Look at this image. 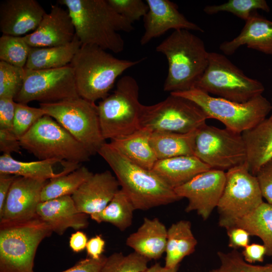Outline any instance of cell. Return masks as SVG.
I'll return each instance as SVG.
<instances>
[{
  "mask_svg": "<svg viewBox=\"0 0 272 272\" xmlns=\"http://www.w3.org/2000/svg\"><path fill=\"white\" fill-rule=\"evenodd\" d=\"M193 155L211 169L227 171L246 161L242 134L206 123L194 133Z\"/></svg>",
  "mask_w": 272,
  "mask_h": 272,
  "instance_id": "cell-13",
  "label": "cell"
},
{
  "mask_svg": "<svg viewBox=\"0 0 272 272\" xmlns=\"http://www.w3.org/2000/svg\"><path fill=\"white\" fill-rule=\"evenodd\" d=\"M17 176L0 174V211L4 206L10 188Z\"/></svg>",
  "mask_w": 272,
  "mask_h": 272,
  "instance_id": "cell-48",
  "label": "cell"
},
{
  "mask_svg": "<svg viewBox=\"0 0 272 272\" xmlns=\"http://www.w3.org/2000/svg\"><path fill=\"white\" fill-rule=\"evenodd\" d=\"M197 241L189 221L180 220L167 229L165 266L174 268L195 250Z\"/></svg>",
  "mask_w": 272,
  "mask_h": 272,
  "instance_id": "cell-29",
  "label": "cell"
},
{
  "mask_svg": "<svg viewBox=\"0 0 272 272\" xmlns=\"http://www.w3.org/2000/svg\"><path fill=\"white\" fill-rule=\"evenodd\" d=\"M217 255L220 263L219 268L223 272H272V263L263 265L248 263L237 250L219 251Z\"/></svg>",
  "mask_w": 272,
  "mask_h": 272,
  "instance_id": "cell-38",
  "label": "cell"
},
{
  "mask_svg": "<svg viewBox=\"0 0 272 272\" xmlns=\"http://www.w3.org/2000/svg\"><path fill=\"white\" fill-rule=\"evenodd\" d=\"M109 165L120 186L135 210H148L167 205L181 198L152 170L144 168L130 161L105 143L98 151Z\"/></svg>",
  "mask_w": 272,
  "mask_h": 272,
  "instance_id": "cell-2",
  "label": "cell"
},
{
  "mask_svg": "<svg viewBox=\"0 0 272 272\" xmlns=\"http://www.w3.org/2000/svg\"><path fill=\"white\" fill-rule=\"evenodd\" d=\"M255 176L263 198L272 205V159L261 167Z\"/></svg>",
  "mask_w": 272,
  "mask_h": 272,
  "instance_id": "cell-41",
  "label": "cell"
},
{
  "mask_svg": "<svg viewBox=\"0 0 272 272\" xmlns=\"http://www.w3.org/2000/svg\"><path fill=\"white\" fill-rule=\"evenodd\" d=\"M241 134L246 150L245 163L249 172L255 176L272 159V118H265Z\"/></svg>",
  "mask_w": 272,
  "mask_h": 272,
  "instance_id": "cell-24",
  "label": "cell"
},
{
  "mask_svg": "<svg viewBox=\"0 0 272 272\" xmlns=\"http://www.w3.org/2000/svg\"><path fill=\"white\" fill-rule=\"evenodd\" d=\"M22 149L40 160L57 159L80 164L91 154L69 132L47 115L41 118L20 139Z\"/></svg>",
  "mask_w": 272,
  "mask_h": 272,
  "instance_id": "cell-9",
  "label": "cell"
},
{
  "mask_svg": "<svg viewBox=\"0 0 272 272\" xmlns=\"http://www.w3.org/2000/svg\"><path fill=\"white\" fill-rule=\"evenodd\" d=\"M156 51L167 60L168 70L163 89L170 93L194 88L208 64L209 52L203 41L188 30H174Z\"/></svg>",
  "mask_w": 272,
  "mask_h": 272,
  "instance_id": "cell-3",
  "label": "cell"
},
{
  "mask_svg": "<svg viewBox=\"0 0 272 272\" xmlns=\"http://www.w3.org/2000/svg\"><path fill=\"white\" fill-rule=\"evenodd\" d=\"M112 8L130 23L144 17L149 10L146 2L142 0H107Z\"/></svg>",
  "mask_w": 272,
  "mask_h": 272,
  "instance_id": "cell-40",
  "label": "cell"
},
{
  "mask_svg": "<svg viewBox=\"0 0 272 272\" xmlns=\"http://www.w3.org/2000/svg\"><path fill=\"white\" fill-rule=\"evenodd\" d=\"M144 59H119L98 46L82 45L70 63L79 96L94 103L104 99L116 79Z\"/></svg>",
  "mask_w": 272,
  "mask_h": 272,
  "instance_id": "cell-4",
  "label": "cell"
},
{
  "mask_svg": "<svg viewBox=\"0 0 272 272\" xmlns=\"http://www.w3.org/2000/svg\"><path fill=\"white\" fill-rule=\"evenodd\" d=\"M149 261L134 251L126 255L115 252L107 257L99 272H144Z\"/></svg>",
  "mask_w": 272,
  "mask_h": 272,
  "instance_id": "cell-36",
  "label": "cell"
},
{
  "mask_svg": "<svg viewBox=\"0 0 272 272\" xmlns=\"http://www.w3.org/2000/svg\"><path fill=\"white\" fill-rule=\"evenodd\" d=\"M258 10L269 12L270 8L264 0H229L219 5L207 6L203 11L208 15L229 12L246 21Z\"/></svg>",
  "mask_w": 272,
  "mask_h": 272,
  "instance_id": "cell-35",
  "label": "cell"
},
{
  "mask_svg": "<svg viewBox=\"0 0 272 272\" xmlns=\"http://www.w3.org/2000/svg\"><path fill=\"white\" fill-rule=\"evenodd\" d=\"M64 162L57 159L23 162L14 159L11 155L3 154L0 157V174L48 180L77 169L67 167L58 173L55 172L54 166Z\"/></svg>",
  "mask_w": 272,
  "mask_h": 272,
  "instance_id": "cell-26",
  "label": "cell"
},
{
  "mask_svg": "<svg viewBox=\"0 0 272 272\" xmlns=\"http://www.w3.org/2000/svg\"><path fill=\"white\" fill-rule=\"evenodd\" d=\"M244 45L272 56V21L254 12L245 21L240 34L232 40L222 43L220 49L225 54L231 55Z\"/></svg>",
  "mask_w": 272,
  "mask_h": 272,
  "instance_id": "cell-22",
  "label": "cell"
},
{
  "mask_svg": "<svg viewBox=\"0 0 272 272\" xmlns=\"http://www.w3.org/2000/svg\"><path fill=\"white\" fill-rule=\"evenodd\" d=\"M228 236V246L233 249L244 248L250 242V234L244 229L233 226L227 230Z\"/></svg>",
  "mask_w": 272,
  "mask_h": 272,
  "instance_id": "cell-44",
  "label": "cell"
},
{
  "mask_svg": "<svg viewBox=\"0 0 272 272\" xmlns=\"http://www.w3.org/2000/svg\"><path fill=\"white\" fill-rule=\"evenodd\" d=\"M241 254L246 262L253 264L263 261L266 249L263 244L252 243L243 248Z\"/></svg>",
  "mask_w": 272,
  "mask_h": 272,
  "instance_id": "cell-46",
  "label": "cell"
},
{
  "mask_svg": "<svg viewBox=\"0 0 272 272\" xmlns=\"http://www.w3.org/2000/svg\"><path fill=\"white\" fill-rule=\"evenodd\" d=\"M139 96V86L136 80L124 76L117 82L114 91L99 102L98 112L105 140L124 137L141 128L143 104Z\"/></svg>",
  "mask_w": 272,
  "mask_h": 272,
  "instance_id": "cell-6",
  "label": "cell"
},
{
  "mask_svg": "<svg viewBox=\"0 0 272 272\" xmlns=\"http://www.w3.org/2000/svg\"><path fill=\"white\" fill-rule=\"evenodd\" d=\"M167 237V229L158 218H145L137 231L127 238L126 244L150 260H156L165 252Z\"/></svg>",
  "mask_w": 272,
  "mask_h": 272,
  "instance_id": "cell-23",
  "label": "cell"
},
{
  "mask_svg": "<svg viewBox=\"0 0 272 272\" xmlns=\"http://www.w3.org/2000/svg\"><path fill=\"white\" fill-rule=\"evenodd\" d=\"M107 257L103 255L99 259L90 257L78 262L72 267L61 272H99L105 263Z\"/></svg>",
  "mask_w": 272,
  "mask_h": 272,
  "instance_id": "cell-45",
  "label": "cell"
},
{
  "mask_svg": "<svg viewBox=\"0 0 272 272\" xmlns=\"http://www.w3.org/2000/svg\"><path fill=\"white\" fill-rule=\"evenodd\" d=\"M116 177L109 170L93 174L73 193L77 210L87 215L103 210L119 189Z\"/></svg>",
  "mask_w": 272,
  "mask_h": 272,
  "instance_id": "cell-20",
  "label": "cell"
},
{
  "mask_svg": "<svg viewBox=\"0 0 272 272\" xmlns=\"http://www.w3.org/2000/svg\"><path fill=\"white\" fill-rule=\"evenodd\" d=\"M225 181V171L210 169L174 188V190L180 198L188 200L186 212L195 211L206 220L218 206Z\"/></svg>",
  "mask_w": 272,
  "mask_h": 272,
  "instance_id": "cell-15",
  "label": "cell"
},
{
  "mask_svg": "<svg viewBox=\"0 0 272 272\" xmlns=\"http://www.w3.org/2000/svg\"><path fill=\"white\" fill-rule=\"evenodd\" d=\"M149 10L144 17L145 32L140 43L144 45L170 29L203 32L199 26L188 21L178 11V6L169 0H146Z\"/></svg>",
  "mask_w": 272,
  "mask_h": 272,
  "instance_id": "cell-18",
  "label": "cell"
},
{
  "mask_svg": "<svg viewBox=\"0 0 272 272\" xmlns=\"http://www.w3.org/2000/svg\"><path fill=\"white\" fill-rule=\"evenodd\" d=\"M45 115V111L40 107H33L27 104L16 102L13 132L20 139Z\"/></svg>",
  "mask_w": 272,
  "mask_h": 272,
  "instance_id": "cell-39",
  "label": "cell"
},
{
  "mask_svg": "<svg viewBox=\"0 0 272 272\" xmlns=\"http://www.w3.org/2000/svg\"><path fill=\"white\" fill-rule=\"evenodd\" d=\"M208 119L206 113L194 102L170 94L158 103L142 105L140 125L141 127L152 132L187 133L197 129Z\"/></svg>",
  "mask_w": 272,
  "mask_h": 272,
  "instance_id": "cell-12",
  "label": "cell"
},
{
  "mask_svg": "<svg viewBox=\"0 0 272 272\" xmlns=\"http://www.w3.org/2000/svg\"><path fill=\"white\" fill-rule=\"evenodd\" d=\"M270 103H271V114L270 117L272 118V98H271V99Z\"/></svg>",
  "mask_w": 272,
  "mask_h": 272,
  "instance_id": "cell-52",
  "label": "cell"
},
{
  "mask_svg": "<svg viewBox=\"0 0 272 272\" xmlns=\"http://www.w3.org/2000/svg\"><path fill=\"white\" fill-rule=\"evenodd\" d=\"M263 202L257 178L249 172L246 163L227 170L224 190L217 207L219 226L226 230L234 226L238 220Z\"/></svg>",
  "mask_w": 272,
  "mask_h": 272,
  "instance_id": "cell-11",
  "label": "cell"
},
{
  "mask_svg": "<svg viewBox=\"0 0 272 272\" xmlns=\"http://www.w3.org/2000/svg\"><path fill=\"white\" fill-rule=\"evenodd\" d=\"M46 114L55 119L91 154H98L105 142L97 105L80 97L51 103H39Z\"/></svg>",
  "mask_w": 272,
  "mask_h": 272,
  "instance_id": "cell-10",
  "label": "cell"
},
{
  "mask_svg": "<svg viewBox=\"0 0 272 272\" xmlns=\"http://www.w3.org/2000/svg\"><path fill=\"white\" fill-rule=\"evenodd\" d=\"M178 267L168 268L162 266L159 263H156L148 267L144 272H178Z\"/></svg>",
  "mask_w": 272,
  "mask_h": 272,
  "instance_id": "cell-50",
  "label": "cell"
},
{
  "mask_svg": "<svg viewBox=\"0 0 272 272\" xmlns=\"http://www.w3.org/2000/svg\"><path fill=\"white\" fill-rule=\"evenodd\" d=\"M52 230L39 217L0 223V272H34V260L41 242Z\"/></svg>",
  "mask_w": 272,
  "mask_h": 272,
  "instance_id": "cell-5",
  "label": "cell"
},
{
  "mask_svg": "<svg viewBox=\"0 0 272 272\" xmlns=\"http://www.w3.org/2000/svg\"><path fill=\"white\" fill-rule=\"evenodd\" d=\"M82 44L75 36L74 40L64 45L47 47H30L25 69L30 70L61 68L70 64Z\"/></svg>",
  "mask_w": 272,
  "mask_h": 272,
  "instance_id": "cell-28",
  "label": "cell"
},
{
  "mask_svg": "<svg viewBox=\"0 0 272 272\" xmlns=\"http://www.w3.org/2000/svg\"><path fill=\"white\" fill-rule=\"evenodd\" d=\"M88 241L86 234L78 230L71 235L69 240V245L74 252L78 253L86 248Z\"/></svg>",
  "mask_w": 272,
  "mask_h": 272,
  "instance_id": "cell-49",
  "label": "cell"
},
{
  "mask_svg": "<svg viewBox=\"0 0 272 272\" xmlns=\"http://www.w3.org/2000/svg\"><path fill=\"white\" fill-rule=\"evenodd\" d=\"M210 272H223L220 270L219 268L216 269H213L210 271Z\"/></svg>",
  "mask_w": 272,
  "mask_h": 272,
  "instance_id": "cell-51",
  "label": "cell"
},
{
  "mask_svg": "<svg viewBox=\"0 0 272 272\" xmlns=\"http://www.w3.org/2000/svg\"><path fill=\"white\" fill-rule=\"evenodd\" d=\"M93 174L86 167L81 166L67 174L49 180L42 190L41 201L72 196Z\"/></svg>",
  "mask_w": 272,
  "mask_h": 272,
  "instance_id": "cell-33",
  "label": "cell"
},
{
  "mask_svg": "<svg viewBox=\"0 0 272 272\" xmlns=\"http://www.w3.org/2000/svg\"><path fill=\"white\" fill-rule=\"evenodd\" d=\"M46 13L36 0H5L0 4V31L21 36L35 31Z\"/></svg>",
  "mask_w": 272,
  "mask_h": 272,
  "instance_id": "cell-19",
  "label": "cell"
},
{
  "mask_svg": "<svg viewBox=\"0 0 272 272\" xmlns=\"http://www.w3.org/2000/svg\"><path fill=\"white\" fill-rule=\"evenodd\" d=\"M195 130L187 133L152 132L150 144L158 160L193 155V145Z\"/></svg>",
  "mask_w": 272,
  "mask_h": 272,
  "instance_id": "cell-30",
  "label": "cell"
},
{
  "mask_svg": "<svg viewBox=\"0 0 272 272\" xmlns=\"http://www.w3.org/2000/svg\"><path fill=\"white\" fill-rule=\"evenodd\" d=\"M170 94L191 100L203 110L209 119H217L226 128L240 133L259 124L271 111L270 102L262 95L241 103L212 96L196 88Z\"/></svg>",
  "mask_w": 272,
  "mask_h": 272,
  "instance_id": "cell-7",
  "label": "cell"
},
{
  "mask_svg": "<svg viewBox=\"0 0 272 272\" xmlns=\"http://www.w3.org/2000/svg\"><path fill=\"white\" fill-rule=\"evenodd\" d=\"M211 168L194 155L158 160L152 170L173 189Z\"/></svg>",
  "mask_w": 272,
  "mask_h": 272,
  "instance_id": "cell-25",
  "label": "cell"
},
{
  "mask_svg": "<svg viewBox=\"0 0 272 272\" xmlns=\"http://www.w3.org/2000/svg\"><path fill=\"white\" fill-rule=\"evenodd\" d=\"M134 210L135 209L129 198L121 189H119L103 210L90 216L98 223H109L123 231L132 224Z\"/></svg>",
  "mask_w": 272,
  "mask_h": 272,
  "instance_id": "cell-32",
  "label": "cell"
},
{
  "mask_svg": "<svg viewBox=\"0 0 272 272\" xmlns=\"http://www.w3.org/2000/svg\"><path fill=\"white\" fill-rule=\"evenodd\" d=\"M76 36L75 27L67 11L52 5L36 29L24 36L26 42L33 47H47L66 45Z\"/></svg>",
  "mask_w": 272,
  "mask_h": 272,
  "instance_id": "cell-17",
  "label": "cell"
},
{
  "mask_svg": "<svg viewBox=\"0 0 272 272\" xmlns=\"http://www.w3.org/2000/svg\"><path fill=\"white\" fill-rule=\"evenodd\" d=\"M234 226L242 228L250 236L259 238L272 258V205L262 202L251 212L238 220Z\"/></svg>",
  "mask_w": 272,
  "mask_h": 272,
  "instance_id": "cell-31",
  "label": "cell"
},
{
  "mask_svg": "<svg viewBox=\"0 0 272 272\" xmlns=\"http://www.w3.org/2000/svg\"><path fill=\"white\" fill-rule=\"evenodd\" d=\"M151 132L141 127L128 135L111 140L109 144L133 163L152 170L158 159L150 144Z\"/></svg>",
  "mask_w": 272,
  "mask_h": 272,
  "instance_id": "cell-27",
  "label": "cell"
},
{
  "mask_svg": "<svg viewBox=\"0 0 272 272\" xmlns=\"http://www.w3.org/2000/svg\"><path fill=\"white\" fill-rule=\"evenodd\" d=\"M58 2L67 8L82 45L97 46L115 53L123 50L124 41L119 32H129L134 28L107 0H59Z\"/></svg>",
  "mask_w": 272,
  "mask_h": 272,
  "instance_id": "cell-1",
  "label": "cell"
},
{
  "mask_svg": "<svg viewBox=\"0 0 272 272\" xmlns=\"http://www.w3.org/2000/svg\"><path fill=\"white\" fill-rule=\"evenodd\" d=\"M48 181L17 176L0 211V223L22 222L36 217L41 192Z\"/></svg>",
  "mask_w": 272,
  "mask_h": 272,
  "instance_id": "cell-16",
  "label": "cell"
},
{
  "mask_svg": "<svg viewBox=\"0 0 272 272\" xmlns=\"http://www.w3.org/2000/svg\"><path fill=\"white\" fill-rule=\"evenodd\" d=\"M194 88L241 103L264 91L262 83L249 78L225 55L215 52H209L208 66Z\"/></svg>",
  "mask_w": 272,
  "mask_h": 272,
  "instance_id": "cell-8",
  "label": "cell"
},
{
  "mask_svg": "<svg viewBox=\"0 0 272 272\" xmlns=\"http://www.w3.org/2000/svg\"><path fill=\"white\" fill-rule=\"evenodd\" d=\"M25 69L0 61V98H14L21 90Z\"/></svg>",
  "mask_w": 272,
  "mask_h": 272,
  "instance_id": "cell-37",
  "label": "cell"
},
{
  "mask_svg": "<svg viewBox=\"0 0 272 272\" xmlns=\"http://www.w3.org/2000/svg\"><path fill=\"white\" fill-rule=\"evenodd\" d=\"M16 103L13 98H0V129L13 130Z\"/></svg>",
  "mask_w": 272,
  "mask_h": 272,
  "instance_id": "cell-42",
  "label": "cell"
},
{
  "mask_svg": "<svg viewBox=\"0 0 272 272\" xmlns=\"http://www.w3.org/2000/svg\"><path fill=\"white\" fill-rule=\"evenodd\" d=\"M25 69L24 83L14 98L16 102L51 103L80 97L70 64L49 70Z\"/></svg>",
  "mask_w": 272,
  "mask_h": 272,
  "instance_id": "cell-14",
  "label": "cell"
},
{
  "mask_svg": "<svg viewBox=\"0 0 272 272\" xmlns=\"http://www.w3.org/2000/svg\"><path fill=\"white\" fill-rule=\"evenodd\" d=\"M37 215L58 235H62L69 228L79 230L88 225V215L77 210L71 195L41 201Z\"/></svg>",
  "mask_w": 272,
  "mask_h": 272,
  "instance_id": "cell-21",
  "label": "cell"
},
{
  "mask_svg": "<svg viewBox=\"0 0 272 272\" xmlns=\"http://www.w3.org/2000/svg\"><path fill=\"white\" fill-rule=\"evenodd\" d=\"M20 139L13 130L0 129V151L5 154H21Z\"/></svg>",
  "mask_w": 272,
  "mask_h": 272,
  "instance_id": "cell-43",
  "label": "cell"
},
{
  "mask_svg": "<svg viewBox=\"0 0 272 272\" xmlns=\"http://www.w3.org/2000/svg\"><path fill=\"white\" fill-rule=\"evenodd\" d=\"M105 242L100 235H96L88 241L86 250L89 257L99 259L103 255Z\"/></svg>",
  "mask_w": 272,
  "mask_h": 272,
  "instance_id": "cell-47",
  "label": "cell"
},
{
  "mask_svg": "<svg viewBox=\"0 0 272 272\" xmlns=\"http://www.w3.org/2000/svg\"><path fill=\"white\" fill-rule=\"evenodd\" d=\"M30 48L23 36L2 34L0 37V60L25 68Z\"/></svg>",
  "mask_w": 272,
  "mask_h": 272,
  "instance_id": "cell-34",
  "label": "cell"
}]
</instances>
